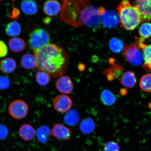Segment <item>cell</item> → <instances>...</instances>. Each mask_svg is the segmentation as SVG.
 I'll list each match as a JSON object with an SVG mask.
<instances>
[{"instance_id": "20", "label": "cell", "mask_w": 151, "mask_h": 151, "mask_svg": "<svg viewBox=\"0 0 151 151\" xmlns=\"http://www.w3.org/2000/svg\"><path fill=\"white\" fill-rule=\"evenodd\" d=\"M20 64L22 67L27 70H31L36 67L35 57L29 53L26 54L22 56Z\"/></svg>"}, {"instance_id": "21", "label": "cell", "mask_w": 151, "mask_h": 151, "mask_svg": "<svg viewBox=\"0 0 151 151\" xmlns=\"http://www.w3.org/2000/svg\"><path fill=\"white\" fill-rule=\"evenodd\" d=\"M5 32L9 37L18 36L21 32V27L20 24L16 21L9 22L6 26Z\"/></svg>"}, {"instance_id": "14", "label": "cell", "mask_w": 151, "mask_h": 151, "mask_svg": "<svg viewBox=\"0 0 151 151\" xmlns=\"http://www.w3.org/2000/svg\"><path fill=\"white\" fill-rule=\"evenodd\" d=\"M109 62L111 67L104 71V74L106 75L109 81H111L117 78L124 69L123 68L117 64L114 58H110Z\"/></svg>"}, {"instance_id": "18", "label": "cell", "mask_w": 151, "mask_h": 151, "mask_svg": "<svg viewBox=\"0 0 151 151\" xmlns=\"http://www.w3.org/2000/svg\"><path fill=\"white\" fill-rule=\"evenodd\" d=\"M9 49L13 52L18 53L23 51L26 48L25 41L20 38L14 37L9 40Z\"/></svg>"}, {"instance_id": "1", "label": "cell", "mask_w": 151, "mask_h": 151, "mask_svg": "<svg viewBox=\"0 0 151 151\" xmlns=\"http://www.w3.org/2000/svg\"><path fill=\"white\" fill-rule=\"evenodd\" d=\"M60 20L75 28L86 26L97 28L100 25L99 8L88 0H62Z\"/></svg>"}, {"instance_id": "16", "label": "cell", "mask_w": 151, "mask_h": 151, "mask_svg": "<svg viewBox=\"0 0 151 151\" xmlns=\"http://www.w3.org/2000/svg\"><path fill=\"white\" fill-rule=\"evenodd\" d=\"M16 61L12 58H5L0 62V70L5 74L12 73L16 70Z\"/></svg>"}, {"instance_id": "3", "label": "cell", "mask_w": 151, "mask_h": 151, "mask_svg": "<svg viewBox=\"0 0 151 151\" xmlns=\"http://www.w3.org/2000/svg\"><path fill=\"white\" fill-rule=\"evenodd\" d=\"M121 27L128 31L135 29L142 22L138 10L128 0L122 1L117 9Z\"/></svg>"}, {"instance_id": "27", "label": "cell", "mask_w": 151, "mask_h": 151, "mask_svg": "<svg viewBox=\"0 0 151 151\" xmlns=\"http://www.w3.org/2000/svg\"><path fill=\"white\" fill-rule=\"evenodd\" d=\"M139 86L141 89L147 92H151V74L149 73L142 77Z\"/></svg>"}, {"instance_id": "28", "label": "cell", "mask_w": 151, "mask_h": 151, "mask_svg": "<svg viewBox=\"0 0 151 151\" xmlns=\"http://www.w3.org/2000/svg\"><path fill=\"white\" fill-rule=\"evenodd\" d=\"M109 46L111 50L113 52L119 53L124 50L123 43L120 39L113 38L109 41Z\"/></svg>"}, {"instance_id": "29", "label": "cell", "mask_w": 151, "mask_h": 151, "mask_svg": "<svg viewBox=\"0 0 151 151\" xmlns=\"http://www.w3.org/2000/svg\"><path fill=\"white\" fill-rule=\"evenodd\" d=\"M139 35L145 39L151 36V23L146 22L142 24L139 29Z\"/></svg>"}, {"instance_id": "12", "label": "cell", "mask_w": 151, "mask_h": 151, "mask_svg": "<svg viewBox=\"0 0 151 151\" xmlns=\"http://www.w3.org/2000/svg\"><path fill=\"white\" fill-rule=\"evenodd\" d=\"M136 39L139 46L142 51L144 64L143 67L146 70H151V45H147L144 43L145 39L142 37Z\"/></svg>"}, {"instance_id": "30", "label": "cell", "mask_w": 151, "mask_h": 151, "mask_svg": "<svg viewBox=\"0 0 151 151\" xmlns=\"http://www.w3.org/2000/svg\"><path fill=\"white\" fill-rule=\"evenodd\" d=\"M120 147L118 143L114 141H109L105 143L103 151H120Z\"/></svg>"}, {"instance_id": "31", "label": "cell", "mask_w": 151, "mask_h": 151, "mask_svg": "<svg viewBox=\"0 0 151 151\" xmlns=\"http://www.w3.org/2000/svg\"><path fill=\"white\" fill-rule=\"evenodd\" d=\"M10 86V82L7 77L0 76V90L7 89Z\"/></svg>"}, {"instance_id": "22", "label": "cell", "mask_w": 151, "mask_h": 151, "mask_svg": "<svg viewBox=\"0 0 151 151\" xmlns=\"http://www.w3.org/2000/svg\"><path fill=\"white\" fill-rule=\"evenodd\" d=\"M81 132L85 134H88L93 132L95 128V124L92 119L88 118L84 119L80 125Z\"/></svg>"}, {"instance_id": "5", "label": "cell", "mask_w": 151, "mask_h": 151, "mask_svg": "<svg viewBox=\"0 0 151 151\" xmlns=\"http://www.w3.org/2000/svg\"><path fill=\"white\" fill-rule=\"evenodd\" d=\"M139 46L137 40L132 45H127L124 47L123 55L126 60L131 65L139 66L143 61V54Z\"/></svg>"}, {"instance_id": "8", "label": "cell", "mask_w": 151, "mask_h": 151, "mask_svg": "<svg viewBox=\"0 0 151 151\" xmlns=\"http://www.w3.org/2000/svg\"><path fill=\"white\" fill-rule=\"evenodd\" d=\"M53 105L57 112L65 113L70 110L73 106L72 100L65 94H60L54 98Z\"/></svg>"}, {"instance_id": "35", "label": "cell", "mask_w": 151, "mask_h": 151, "mask_svg": "<svg viewBox=\"0 0 151 151\" xmlns=\"http://www.w3.org/2000/svg\"><path fill=\"white\" fill-rule=\"evenodd\" d=\"M50 20H51V19L50 18H45L44 20H45L44 22L46 21V22H44L45 23L48 24L49 22H50Z\"/></svg>"}, {"instance_id": "6", "label": "cell", "mask_w": 151, "mask_h": 151, "mask_svg": "<svg viewBox=\"0 0 151 151\" xmlns=\"http://www.w3.org/2000/svg\"><path fill=\"white\" fill-rule=\"evenodd\" d=\"M100 20L106 27L112 28L118 26L120 22L118 12L114 11L108 10L103 7L99 8Z\"/></svg>"}, {"instance_id": "2", "label": "cell", "mask_w": 151, "mask_h": 151, "mask_svg": "<svg viewBox=\"0 0 151 151\" xmlns=\"http://www.w3.org/2000/svg\"><path fill=\"white\" fill-rule=\"evenodd\" d=\"M33 51L38 70L45 72L54 78L65 74L68 67L69 58L63 47L50 43Z\"/></svg>"}, {"instance_id": "36", "label": "cell", "mask_w": 151, "mask_h": 151, "mask_svg": "<svg viewBox=\"0 0 151 151\" xmlns=\"http://www.w3.org/2000/svg\"><path fill=\"white\" fill-rule=\"evenodd\" d=\"M1 0H0V3H1Z\"/></svg>"}, {"instance_id": "4", "label": "cell", "mask_w": 151, "mask_h": 151, "mask_svg": "<svg viewBox=\"0 0 151 151\" xmlns=\"http://www.w3.org/2000/svg\"><path fill=\"white\" fill-rule=\"evenodd\" d=\"M50 40V35L46 30L37 28L30 34L28 43L30 48L34 50L49 44Z\"/></svg>"}, {"instance_id": "34", "label": "cell", "mask_w": 151, "mask_h": 151, "mask_svg": "<svg viewBox=\"0 0 151 151\" xmlns=\"http://www.w3.org/2000/svg\"><path fill=\"white\" fill-rule=\"evenodd\" d=\"M127 90L126 88H122L120 91V94L122 96H124L127 94Z\"/></svg>"}, {"instance_id": "32", "label": "cell", "mask_w": 151, "mask_h": 151, "mask_svg": "<svg viewBox=\"0 0 151 151\" xmlns=\"http://www.w3.org/2000/svg\"><path fill=\"white\" fill-rule=\"evenodd\" d=\"M8 135V128L4 124H0V140H4Z\"/></svg>"}, {"instance_id": "13", "label": "cell", "mask_w": 151, "mask_h": 151, "mask_svg": "<svg viewBox=\"0 0 151 151\" xmlns=\"http://www.w3.org/2000/svg\"><path fill=\"white\" fill-rule=\"evenodd\" d=\"M61 4L57 0H47L43 6L45 14L48 16L55 17L60 12Z\"/></svg>"}, {"instance_id": "24", "label": "cell", "mask_w": 151, "mask_h": 151, "mask_svg": "<svg viewBox=\"0 0 151 151\" xmlns=\"http://www.w3.org/2000/svg\"><path fill=\"white\" fill-rule=\"evenodd\" d=\"M37 137L41 143H46L50 135V130L47 126H42L38 128L36 131Z\"/></svg>"}, {"instance_id": "25", "label": "cell", "mask_w": 151, "mask_h": 151, "mask_svg": "<svg viewBox=\"0 0 151 151\" xmlns=\"http://www.w3.org/2000/svg\"><path fill=\"white\" fill-rule=\"evenodd\" d=\"M101 99L102 102L108 106L114 104L116 100L114 94L108 90H105L102 92Z\"/></svg>"}, {"instance_id": "11", "label": "cell", "mask_w": 151, "mask_h": 151, "mask_svg": "<svg viewBox=\"0 0 151 151\" xmlns=\"http://www.w3.org/2000/svg\"><path fill=\"white\" fill-rule=\"evenodd\" d=\"M56 86L58 91L64 94L71 93L74 88L70 77L65 75L58 78L56 81Z\"/></svg>"}, {"instance_id": "26", "label": "cell", "mask_w": 151, "mask_h": 151, "mask_svg": "<svg viewBox=\"0 0 151 151\" xmlns=\"http://www.w3.org/2000/svg\"><path fill=\"white\" fill-rule=\"evenodd\" d=\"M50 75L45 72L39 71L37 72L35 75L37 83L41 86H45L48 85L50 81Z\"/></svg>"}, {"instance_id": "15", "label": "cell", "mask_w": 151, "mask_h": 151, "mask_svg": "<svg viewBox=\"0 0 151 151\" xmlns=\"http://www.w3.org/2000/svg\"><path fill=\"white\" fill-rule=\"evenodd\" d=\"M21 138L26 141H31L36 135V131L33 126L28 124H24L21 126L19 131Z\"/></svg>"}, {"instance_id": "17", "label": "cell", "mask_w": 151, "mask_h": 151, "mask_svg": "<svg viewBox=\"0 0 151 151\" xmlns=\"http://www.w3.org/2000/svg\"><path fill=\"white\" fill-rule=\"evenodd\" d=\"M21 8L24 14L32 15L37 14L38 7L34 0H23L21 4Z\"/></svg>"}, {"instance_id": "10", "label": "cell", "mask_w": 151, "mask_h": 151, "mask_svg": "<svg viewBox=\"0 0 151 151\" xmlns=\"http://www.w3.org/2000/svg\"><path fill=\"white\" fill-rule=\"evenodd\" d=\"M50 135L60 140L69 141L72 137V131L69 128L58 123L50 130Z\"/></svg>"}, {"instance_id": "23", "label": "cell", "mask_w": 151, "mask_h": 151, "mask_svg": "<svg viewBox=\"0 0 151 151\" xmlns=\"http://www.w3.org/2000/svg\"><path fill=\"white\" fill-rule=\"evenodd\" d=\"M80 119L79 113L75 109L68 111L65 117L64 121L66 124L71 126H74L78 124Z\"/></svg>"}, {"instance_id": "7", "label": "cell", "mask_w": 151, "mask_h": 151, "mask_svg": "<svg viewBox=\"0 0 151 151\" xmlns=\"http://www.w3.org/2000/svg\"><path fill=\"white\" fill-rule=\"evenodd\" d=\"M29 107L25 102L22 100L13 101L9 107V112L12 118L16 119H22L27 116Z\"/></svg>"}, {"instance_id": "19", "label": "cell", "mask_w": 151, "mask_h": 151, "mask_svg": "<svg viewBox=\"0 0 151 151\" xmlns=\"http://www.w3.org/2000/svg\"><path fill=\"white\" fill-rule=\"evenodd\" d=\"M121 83L124 86L132 88L137 83V78L135 73L131 71H128L122 75Z\"/></svg>"}, {"instance_id": "9", "label": "cell", "mask_w": 151, "mask_h": 151, "mask_svg": "<svg viewBox=\"0 0 151 151\" xmlns=\"http://www.w3.org/2000/svg\"><path fill=\"white\" fill-rule=\"evenodd\" d=\"M133 6L139 11L142 22L151 20V0H134Z\"/></svg>"}, {"instance_id": "33", "label": "cell", "mask_w": 151, "mask_h": 151, "mask_svg": "<svg viewBox=\"0 0 151 151\" xmlns=\"http://www.w3.org/2000/svg\"><path fill=\"white\" fill-rule=\"evenodd\" d=\"M8 52V48L6 44L3 41H0V58L4 57Z\"/></svg>"}]
</instances>
